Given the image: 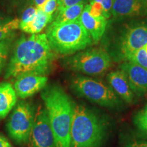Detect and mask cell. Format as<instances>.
Here are the masks:
<instances>
[{"instance_id":"29","label":"cell","mask_w":147,"mask_h":147,"mask_svg":"<svg viewBox=\"0 0 147 147\" xmlns=\"http://www.w3.org/2000/svg\"><path fill=\"white\" fill-rule=\"evenodd\" d=\"M0 147H12L5 138L0 135Z\"/></svg>"},{"instance_id":"26","label":"cell","mask_w":147,"mask_h":147,"mask_svg":"<svg viewBox=\"0 0 147 147\" xmlns=\"http://www.w3.org/2000/svg\"><path fill=\"white\" fill-rule=\"evenodd\" d=\"M89 1H96L102 4L104 11L107 14L108 17L112 16V8H113V0H89Z\"/></svg>"},{"instance_id":"14","label":"cell","mask_w":147,"mask_h":147,"mask_svg":"<svg viewBox=\"0 0 147 147\" xmlns=\"http://www.w3.org/2000/svg\"><path fill=\"white\" fill-rule=\"evenodd\" d=\"M107 80L112 89L123 100L128 104H131L134 102V93L123 71H112L108 74Z\"/></svg>"},{"instance_id":"11","label":"cell","mask_w":147,"mask_h":147,"mask_svg":"<svg viewBox=\"0 0 147 147\" xmlns=\"http://www.w3.org/2000/svg\"><path fill=\"white\" fill-rule=\"evenodd\" d=\"M129 83L132 91L138 95H147V69L131 61L120 66Z\"/></svg>"},{"instance_id":"3","label":"cell","mask_w":147,"mask_h":147,"mask_svg":"<svg viewBox=\"0 0 147 147\" xmlns=\"http://www.w3.org/2000/svg\"><path fill=\"white\" fill-rule=\"evenodd\" d=\"M103 43L110 56L127 60L136 51L147 44V17L130 18L108 29Z\"/></svg>"},{"instance_id":"8","label":"cell","mask_w":147,"mask_h":147,"mask_svg":"<svg viewBox=\"0 0 147 147\" xmlns=\"http://www.w3.org/2000/svg\"><path fill=\"white\" fill-rule=\"evenodd\" d=\"M35 115L34 106L29 103L19 102L14 108L7 123V130L17 144H24L29 141Z\"/></svg>"},{"instance_id":"19","label":"cell","mask_w":147,"mask_h":147,"mask_svg":"<svg viewBox=\"0 0 147 147\" xmlns=\"http://www.w3.org/2000/svg\"><path fill=\"white\" fill-rule=\"evenodd\" d=\"M134 122L138 129L147 137V105L136 113Z\"/></svg>"},{"instance_id":"33","label":"cell","mask_w":147,"mask_h":147,"mask_svg":"<svg viewBox=\"0 0 147 147\" xmlns=\"http://www.w3.org/2000/svg\"><path fill=\"white\" fill-rule=\"evenodd\" d=\"M145 1H146V2H147V0H145Z\"/></svg>"},{"instance_id":"4","label":"cell","mask_w":147,"mask_h":147,"mask_svg":"<svg viewBox=\"0 0 147 147\" xmlns=\"http://www.w3.org/2000/svg\"><path fill=\"white\" fill-rule=\"evenodd\" d=\"M105 134L104 121L85 106L74 105L70 147H99Z\"/></svg>"},{"instance_id":"23","label":"cell","mask_w":147,"mask_h":147,"mask_svg":"<svg viewBox=\"0 0 147 147\" xmlns=\"http://www.w3.org/2000/svg\"><path fill=\"white\" fill-rule=\"evenodd\" d=\"M37 12V8L34 5H29L26 7L21 14V18L20 19L19 25L27 24L32 21L33 18L36 16Z\"/></svg>"},{"instance_id":"1","label":"cell","mask_w":147,"mask_h":147,"mask_svg":"<svg viewBox=\"0 0 147 147\" xmlns=\"http://www.w3.org/2000/svg\"><path fill=\"white\" fill-rule=\"evenodd\" d=\"M53 59V51L45 34L23 36L16 42L5 78L26 74L45 76L50 70Z\"/></svg>"},{"instance_id":"32","label":"cell","mask_w":147,"mask_h":147,"mask_svg":"<svg viewBox=\"0 0 147 147\" xmlns=\"http://www.w3.org/2000/svg\"><path fill=\"white\" fill-rule=\"evenodd\" d=\"M144 49H145V50H146V53H147V44H146V45H145L144 46Z\"/></svg>"},{"instance_id":"24","label":"cell","mask_w":147,"mask_h":147,"mask_svg":"<svg viewBox=\"0 0 147 147\" xmlns=\"http://www.w3.org/2000/svg\"><path fill=\"white\" fill-rule=\"evenodd\" d=\"M57 0H47L44 5L39 8H41L42 10L48 15L53 16V14L57 10Z\"/></svg>"},{"instance_id":"22","label":"cell","mask_w":147,"mask_h":147,"mask_svg":"<svg viewBox=\"0 0 147 147\" xmlns=\"http://www.w3.org/2000/svg\"><path fill=\"white\" fill-rule=\"evenodd\" d=\"M89 2L90 3L88 4V6H89V12L91 16L98 18H106L107 20L109 18L101 3L96 1H89Z\"/></svg>"},{"instance_id":"17","label":"cell","mask_w":147,"mask_h":147,"mask_svg":"<svg viewBox=\"0 0 147 147\" xmlns=\"http://www.w3.org/2000/svg\"><path fill=\"white\" fill-rule=\"evenodd\" d=\"M86 3H80L64 8H57L53 21L57 23H66L78 20Z\"/></svg>"},{"instance_id":"9","label":"cell","mask_w":147,"mask_h":147,"mask_svg":"<svg viewBox=\"0 0 147 147\" xmlns=\"http://www.w3.org/2000/svg\"><path fill=\"white\" fill-rule=\"evenodd\" d=\"M29 140L30 147H57L46 108H40L35 120Z\"/></svg>"},{"instance_id":"2","label":"cell","mask_w":147,"mask_h":147,"mask_svg":"<svg viewBox=\"0 0 147 147\" xmlns=\"http://www.w3.org/2000/svg\"><path fill=\"white\" fill-rule=\"evenodd\" d=\"M57 147H70L71 128L74 104L59 86L50 85L41 94Z\"/></svg>"},{"instance_id":"27","label":"cell","mask_w":147,"mask_h":147,"mask_svg":"<svg viewBox=\"0 0 147 147\" xmlns=\"http://www.w3.org/2000/svg\"><path fill=\"white\" fill-rule=\"evenodd\" d=\"M4 1L5 2L8 3L9 5L16 6V5L25 4V3H28L30 1H32V0H4Z\"/></svg>"},{"instance_id":"28","label":"cell","mask_w":147,"mask_h":147,"mask_svg":"<svg viewBox=\"0 0 147 147\" xmlns=\"http://www.w3.org/2000/svg\"><path fill=\"white\" fill-rule=\"evenodd\" d=\"M11 20H12V18L10 16H6L1 12H0V27L8 23Z\"/></svg>"},{"instance_id":"25","label":"cell","mask_w":147,"mask_h":147,"mask_svg":"<svg viewBox=\"0 0 147 147\" xmlns=\"http://www.w3.org/2000/svg\"><path fill=\"white\" fill-rule=\"evenodd\" d=\"M89 0H57V8H64L72 5L80 4V3H86Z\"/></svg>"},{"instance_id":"16","label":"cell","mask_w":147,"mask_h":147,"mask_svg":"<svg viewBox=\"0 0 147 147\" xmlns=\"http://www.w3.org/2000/svg\"><path fill=\"white\" fill-rule=\"evenodd\" d=\"M53 21V16L48 15L41 8H37L36 16L32 21L24 25H19V29L23 32L32 34H38L43 30V29L49 23Z\"/></svg>"},{"instance_id":"7","label":"cell","mask_w":147,"mask_h":147,"mask_svg":"<svg viewBox=\"0 0 147 147\" xmlns=\"http://www.w3.org/2000/svg\"><path fill=\"white\" fill-rule=\"evenodd\" d=\"M112 58L105 49H89L77 53L67 61V65L73 71L96 76L109 68Z\"/></svg>"},{"instance_id":"31","label":"cell","mask_w":147,"mask_h":147,"mask_svg":"<svg viewBox=\"0 0 147 147\" xmlns=\"http://www.w3.org/2000/svg\"><path fill=\"white\" fill-rule=\"evenodd\" d=\"M127 147H147V143L143 142H135L129 145Z\"/></svg>"},{"instance_id":"13","label":"cell","mask_w":147,"mask_h":147,"mask_svg":"<svg viewBox=\"0 0 147 147\" xmlns=\"http://www.w3.org/2000/svg\"><path fill=\"white\" fill-rule=\"evenodd\" d=\"M79 21L89 33L91 40L95 42H98L105 34L108 21L106 18H98L91 16L89 12V6L86 4Z\"/></svg>"},{"instance_id":"21","label":"cell","mask_w":147,"mask_h":147,"mask_svg":"<svg viewBox=\"0 0 147 147\" xmlns=\"http://www.w3.org/2000/svg\"><path fill=\"white\" fill-rule=\"evenodd\" d=\"M10 38L0 42V73L4 67L8 59L10 51Z\"/></svg>"},{"instance_id":"30","label":"cell","mask_w":147,"mask_h":147,"mask_svg":"<svg viewBox=\"0 0 147 147\" xmlns=\"http://www.w3.org/2000/svg\"><path fill=\"white\" fill-rule=\"evenodd\" d=\"M46 1H47V0H32L33 4L37 8H41Z\"/></svg>"},{"instance_id":"10","label":"cell","mask_w":147,"mask_h":147,"mask_svg":"<svg viewBox=\"0 0 147 147\" xmlns=\"http://www.w3.org/2000/svg\"><path fill=\"white\" fill-rule=\"evenodd\" d=\"M112 16L114 19L147 17L145 0H113Z\"/></svg>"},{"instance_id":"18","label":"cell","mask_w":147,"mask_h":147,"mask_svg":"<svg viewBox=\"0 0 147 147\" xmlns=\"http://www.w3.org/2000/svg\"><path fill=\"white\" fill-rule=\"evenodd\" d=\"M20 19L14 18L8 23L0 27V42L12 38L14 31L19 28Z\"/></svg>"},{"instance_id":"20","label":"cell","mask_w":147,"mask_h":147,"mask_svg":"<svg viewBox=\"0 0 147 147\" xmlns=\"http://www.w3.org/2000/svg\"><path fill=\"white\" fill-rule=\"evenodd\" d=\"M127 61H131L147 69V53L144 47L134 52L129 57Z\"/></svg>"},{"instance_id":"12","label":"cell","mask_w":147,"mask_h":147,"mask_svg":"<svg viewBox=\"0 0 147 147\" xmlns=\"http://www.w3.org/2000/svg\"><path fill=\"white\" fill-rule=\"evenodd\" d=\"M47 81L48 78L45 76L26 74L16 78L13 87L17 96L25 99L44 89Z\"/></svg>"},{"instance_id":"15","label":"cell","mask_w":147,"mask_h":147,"mask_svg":"<svg viewBox=\"0 0 147 147\" xmlns=\"http://www.w3.org/2000/svg\"><path fill=\"white\" fill-rule=\"evenodd\" d=\"M17 95L9 82L0 83V118H5L16 104Z\"/></svg>"},{"instance_id":"5","label":"cell","mask_w":147,"mask_h":147,"mask_svg":"<svg viewBox=\"0 0 147 147\" xmlns=\"http://www.w3.org/2000/svg\"><path fill=\"white\" fill-rule=\"evenodd\" d=\"M46 35L53 51L61 55H71L84 50L92 42L79 19L62 23L53 21L47 27Z\"/></svg>"},{"instance_id":"6","label":"cell","mask_w":147,"mask_h":147,"mask_svg":"<svg viewBox=\"0 0 147 147\" xmlns=\"http://www.w3.org/2000/svg\"><path fill=\"white\" fill-rule=\"evenodd\" d=\"M71 87L76 94L100 106L115 108L121 104L119 96L110 86L91 78L75 77L71 80Z\"/></svg>"}]
</instances>
